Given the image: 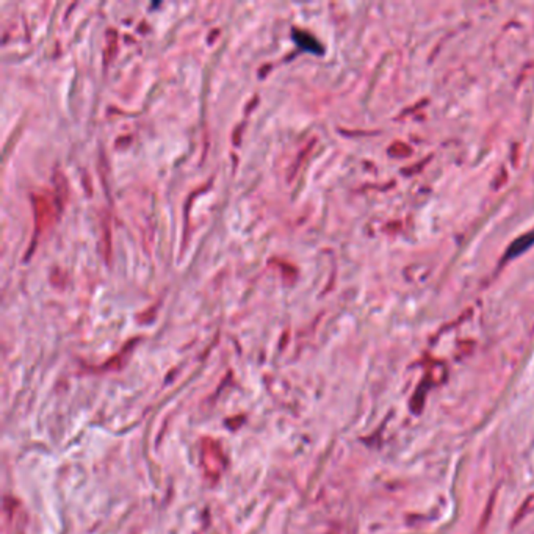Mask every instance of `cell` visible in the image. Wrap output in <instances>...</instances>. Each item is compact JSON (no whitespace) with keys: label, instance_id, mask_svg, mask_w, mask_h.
I'll list each match as a JSON object with an SVG mask.
<instances>
[{"label":"cell","instance_id":"6da1fadb","mask_svg":"<svg viewBox=\"0 0 534 534\" xmlns=\"http://www.w3.org/2000/svg\"><path fill=\"white\" fill-rule=\"evenodd\" d=\"M534 245V231H530L525 235H522V237H519L517 240H514L513 243L509 245V248L506 249V258H515L517 256L524 254V252L531 248V246Z\"/></svg>","mask_w":534,"mask_h":534}]
</instances>
